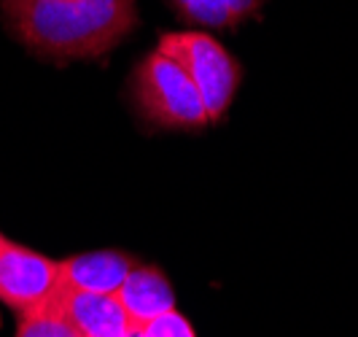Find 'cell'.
Returning <instances> with one entry per match:
<instances>
[{
  "mask_svg": "<svg viewBox=\"0 0 358 337\" xmlns=\"http://www.w3.org/2000/svg\"><path fill=\"white\" fill-rule=\"evenodd\" d=\"M8 30L43 60H92L138 25L135 0H0Z\"/></svg>",
  "mask_w": 358,
  "mask_h": 337,
  "instance_id": "cell-1",
  "label": "cell"
},
{
  "mask_svg": "<svg viewBox=\"0 0 358 337\" xmlns=\"http://www.w3.org/2000/svg\"><path fill=\"white\" fill-rule=\"evenodd\" d=\"M129 97L145 125L162 130H199L210 125L197 87L173 57L151 52L129 76Z\"/></svg>",
  "mask_w": 358,
  "mask_h": 337,
  "instance_id": "cell-2",
  "label": "cell"
},
{
  "mask_svg": "<svg viewBox=\"0 0 358 337\" xmlns=\"http://www.w3.org/2000/svg\"><path fill=\"white\" fill-rule=\"evenodd\" d=\"M157 49L173 57L192 78V84L197 87L202 97L208 122L210 125L221 122V116L229 111L234 92L243 81L240 62L215 38H210L208 33H197V30L164 33Z\"/></svg>",
  "mask_w": 358,
  "mask_h": 337,
  "instance_id": "cell-3",
  "label": "cell"
},
{
  "mask_svg": "<svg viewBox=\"0 0 358 337\" xmlns=\"http://www.w3.org/2000/svg\"><path fill=\"white\" fill-rule=\"evenodd\" d=\"M62 289L59 262L14 243L0 232V302L24 316L49 305Z\"/></svg>",
  "mask_w": 358,
  "mask_h": 337,
  "instance_id": "cell-4",
  "label": "cell"
},
{
  "mask_svg": "<svg viewBox=\"0 0 358 337\" xmlns=\"http://www.w3.org/2000/svg\"><path fill=\"white\" fill-rule=\"evenodd\" d=\"M57 305L78 337H132V321L116 294H90L59 289Z\"/></svg>",
  "mask_w": 358,
  "mask_h": 337,
  "instance_id": "cell-5",
  "label": "cell"
},
{
  "mask_svg": "<svg viewBox=\"0 0 358 337\" xmlns=\"http://www.w3.org/2000/svg\"><path fill=\"white\" fill-rule=\"evenodd\" d=\"M138 265L135 256L127 251H90L76 254L68 259H59V284L73 291H90V294H116L132 267Z\"/></svg>",
  "mask_w": 358,
  "mask_h": 337,
  "instance_id": "cell-6",
  "label": "cell"
},
{
  "mask_svg": "<svg viewBox=\"0 0 358 337\" xmlns=\"http://www.w3.org/2000/svg\"><path fill=\"white\" fill-rule=\"evenodd\" d=\"M116 300L122 302L124 313L132 321V332L148 321L159 319L162 313L176 310V291L167 275L157 265H143V262L132 267L122 289L116 291Z\"/></svg>",
  "mask_w": 358,
  "mask_h": 337,
  "instance_id": "cell-7",
  "label": "cell"
},
{
  "mask_svg": "<svg viewBox=\"0 0 358 337\" xmlns=\"http://www.w3.org/2000/svg\"><path fill=\"white\" fill-rule=\"evenodd\" d=\"M68 332H71V326H68V321L62 319V310H59L57 297H54L49 305L38 308L33 313L19 316V326L14 337H65Z\"/></svg>",
  "mask_w": 358,
  "mask_h": 337,
  "instance_id": "cell-8",
  "label": "cell"
},
{
  "mask_svg": "<svg viewBox=\"0 0 358 337\" xmlns=\"http://www.w3.org/2000/svg\"><path fill=\"white\" fill-rule=\"evenodd\" d=\"M183 19L194 22V25H205V27H227L234 19L227 8L224 0H173Z\"/></svg>",
  "mask_w": 358,
  "mask_h": 337,
  "instance_id": "cell-9",
  "label": "cell"
},
{
  "mask_svg": "<svg viewBox=\"0 0 358 337\" xmlns=\"http://www.w3.org/2000/svg\"><path fill=\"white\" fill-rule=\"evenodd\" d=\"M132 337H197V332H194V326L189 324V319L183 313L170 310V313H162L159 319L138 326L132 332Z\"/></svg>",
  "mask_w": 358,
  "mask_h": 337,
  "instance_id": "cell-10",
  "label": "cell"
},
{
  "mask_svg": "<svg viewBox=\"0 0 358 337\" xmlns=\"http://www.w3.org/2000/svg\"><path fill=\"white\" fill-rule=\"evenodd\" d=\"M224 3H227V8H229L232 19L237 22V19H243V17H251L253 11L259 8L262 0H224Z\"/></svg>",
  "mask_w": 358,
  "mask_h": 337,
  "instance_id": "cell-11",
  "label": "cell"
},
{
  "mask_svg": "<svg viewBox=\"0 0 358 337\" xmlns=\"http://www.w3.org/2000/svg\"><path fill=\"white\" fill-rule=\"evenodd\" d=\"M65 337H78V335H76V332H73V329H71V332H68V335H65Z\"/></svg>",
  "mask_w": 358,
  "mask_h": 337,
  "instance_id": "cell-12",
  "label": "cell"
},
{
  "mask_svg": "<svg viewBox=\"0 0 358 337\" xmlns=\"http://www.w3.org/2000/svg\"><path fill=\"white\" fill-rule=\"evenodd\" d=\"M46 3H57V0H46Z\"/></svg>",
  "mask_w": 358,
  "mask_h": 337,
  "instance_id": "cell-13",
  "label": "cell"
}]
</instances>
